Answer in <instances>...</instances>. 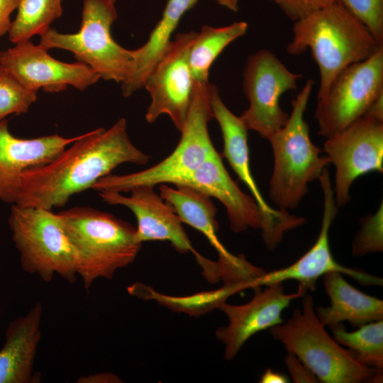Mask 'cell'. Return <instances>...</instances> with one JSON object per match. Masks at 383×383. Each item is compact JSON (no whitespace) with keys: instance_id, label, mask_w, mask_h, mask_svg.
I'll return each mask as SVG.
<instances>
[{"instance_id":"obj_25","label":"cell","mask_w":383,"mask_h":383,"mask_svg":"<svg viewBox=\"0 0 383 383\" xmlns=\"http://www.w3.org/2000/svg\"><path fill=\"white\" fill-rule=\"evenodd\" d=\"M245 284L225 283L218 289L202 292L185 296H173L160 294L150 287L135 282L129 286L128 292L143 300H155L160 304L177 312L199 316L217 309L219 304L233 294L248 289Z\"/></svg>"},{"instance_id":"obj_15","label":"cell","mask_w":383,"mask_h":383,"mask_svg":"<svg viewBox=\"0 0 383 383\" xmlns=\"http://www.w3.org/2000/svg\"><path fill=\"white\" fill-rule=\"evenodd\" d=\"M14 45L0 51V65L30 91L57 93L67 86L84 91L100 79L85 64L60 61L42 45H35L30 40Z\"/></svg>"},{"instance_id":"obj_37","label":"cell","mask_w":383,"mask_h":383,"mask_svg":"<svg viewBox=\"0 0 383 383\" xmlns=\"http://www.w3.org/2000/svg\"><path fill=\"white\" fill-rule=\"evenodd\" d=\"M221 6H223L229 10L237 12L239 9V0H216Z\"/></svg>"},{"instance_id":"obj_11","label":"cell","mask_w":383,"mask_h":383,"mask_svg":"<svg viewBox=\"0 0 383 383\" xmlns=\"http://www.w3.org/2000/svg\"><path fill=\"white\" fill-rule=\"evenodd\" d=\"M323 149L335 167L334 196L338 207L350 199L353 183L372 172H383V121L364 115L326 138Z\"/></svg>"},{"instance_id":"obj_27","label":"cell","mask_w":383,"mask_h":383,"mask_svg":"<svg viewBox=\"0 0 383 383\" xmlns=\"http://www.w3.org/2000/svg\"><path fill=\"white\" fill-rule=\"evenodd\" d=\"M62 0H21L15 19L8 31L11 42L30 40L44 33L62 13Z\"/></svg>"},{"instance_id":"obj_7","label":"cell","mask_w":383,"mask_h":383,"mask_svg":"<svg viewBox=\"0 0 383 383\" xmlns=\"http://www.w3.org/2000/svg\"><path fill=\"white\" fill-rule=\"evenodd\" d=\"M9 225L25 272L46 283L55 275L70 284L75 282L76 253L57 213L13 204Z\"/></svg>"},{"instance_id":"obj_10","label":"cell","mask_w":383,"mask_h":383,"mask_svg":"<svg viewBox=\"0 0 383 383\" xmlns=\"http://www.w3.org/2000/svg\"><path fill=\"white\" fill-rule=\"evenodd\" d=\"M302 76L289 70L267 48L250 55L243 73V91L249 106L240 116L247 128L268 140L282 128L289 115L281 108L280 97L296 89Z\"/></svg>"},{"instance_id":"obj_5","label":"cell","mask_w":383,"mask_h":383,"mask_svg":"<svg viewBox=\"0 0 383 383\" xmlns=\"http://www.w3.org/2000/svg\"><path fill=\"white\" fill-rule=\"evenodd\" d=\"M270 331L288 353L311 370L319 382H379L382 379V372L358 362L348 349L328 335L316 314L311 294L302 296V310L294 309L290 318Z\"/></svg>"},{"instance_id":"obj_19","label":"cell","mask_w":383,"mask_h":383,"mask_svg":"<svg viewBox=\"0 0 383 383\" xmlns=\"http://www.w3.org/2000/svg\"><path fill=\"white\" fill-rule=\"evenodd\" d=\"M79 136L21 138L10 132L6 119L0 121V200L13 204L21 176L50 162Z\"/></svg>"},{"instance_id":"obj_29","label":"cell","mask_w":383,"mask_h":383,"mask_svg":"<svg viewBox=\"0 0 383 383\" xmlns=\"http://www.w3.org/2000/svg\"><path fill=\"white\" fill-rule=\"evenodd\" d=\"M361 229L352 243V253L362 257L383 250V204L374 214H369L361 221Z\"/></svg>"},{"instance_id":"obj_36","label":"cell","mask_w":383,"mask_h":383,"mask_svg":"<svg viewBox=\"0 0 383 383\" xmlns=\"http://www.w3.org/2000/svg\"><path fill=\"white\" fill-rule=\"evenodd\" d=\"M365 115L383 121V93L373 101Z\"/></svg>"},{"instance_id":"obj_12","label":"cell","mask_w":383,"mask_h":383,"mask_svg":"<svg viewBox=\"0 0 383 383\" xmlns=\"http://www.w3.org/2000/svg\"><path fill=\"white\" fill-rule=\"evenodd\" d=\"M196 35L194 31L178 33L148 75L143 87L151 97L145 114L148 123L166 114L176 128L182 131L194 91L189 54Z\"/></svg>"},{"instance_id":"obj_32","label":"cell","mask_w":383,"mask_h":383,"mask_svg":"<svg viewBox=\"0 0 383 383\" xmlns=\"http://www.w3.org/2000/svg\"><path fill=\"white\" fill-rule=\"evenodd\" d=\"M293 382H319L316 375L296 356L288 353L284 359Z\"/></svg>"},{"instance_id":"obj_18","label":"cell","mask_w":383,"mask_h":383,"mask_svg":"<svg viewBox=\"0 0 383 383\" xmlns=\"http://www.w3.org/2000/svg\"><path fill=\"white\" fill-rule=\"evenodd\" d=\"M213 117L217 121L223 140V154L238 178L246 185L262 211L284 233L303 225L306 218L286 210L272 208L264 199L252 177L248 144V129L221 99L216 87L210 85Z\"/></svg>"},{"instance_id":"obj_28","label":"cell","mask_w":383,"mask_h":383,"mask_svg":"<svg viewBox=\"0 0 383 383\" xmlns=\"http://www.w3.org/2000/svg\"><path fill=\"white\" fill-rule=\"evenodd\" d=\"M37 99V92L23 87L0 65V121L11 114L26 113Z\"/></svg>"},{"instance_id":"obj_8","label":"cell","mask_w":383,"mask_h":383,"mask_svg":"<svg viewBox=\"0 0 383 383\" xmlns=\"http://www.w3.org/2000/svg\"><path fill=\"white\" fill-rule=\"evenodd\" d=\"M115 1L83 0L79 30L62 33L49 28L40 35L39 44L48 50H68L100 78L122 83L132 70L133 50L121 46L112 37L111 26L117 18Z\"/></svg>"},{"instance_id":"obj_30","label":"cell","mask_w":383,"mask_h":383,"mask_svg":"<svg viewBox=\"0 0 383 383\" xmlns=\"http://www.w3.org/2000/svg\"><path fill=\"white\" fill-rule=\"evenodd\" d=\"M383 44V0H336Z\"/></svg>"},{"instance_id":"obj_17","label":"cell","mask_w":383,"mask_h":383,"mask_svg":"<svg viewBox=\"0 0 383 383\" xmlns=\"http://www.w3.org/2000/svg\"><path fill=\"white\" fill-rule=\"evenodd\" d=\"M129 196L112 191L98 192L106 204L123 206L130 209L137 220L136 234L141 243L167 240L177 252L196 251L193 248L182 222L172 207L157 194L152 186L131 189Z\"/></svg>"},{"instance_id":"obj_23","label":"cell","mask_w":383,"mask_h":383,"mask_svg":"<svg viewBox=\"0 0 383 383\" xmlns=\"http://www.w3.org/2000/svg\"><path fill=\"white\" fill-rule=\"evenodd\" d=\"M159 191L160 196L172 207L182 223L196 229L208 239L218 257L233 256L218 238L217 210L209 196L185 185L172 187L162 184L159 185Z\"/></svg>"},{"instance_id":"obj_6","label":"cell","mask_w":383,"mask_h":383,"mask_svg":"<svg viewBox=\"0 0 383 383\" xmlns=\"http://www.w3.org/2000/svg\"><path fill=\"white\" fill-rule=\"evenodd\" d=\"M210 85L209 81H194L192 102L180 131V140L168 157L139 172L126 174L111 173L99 179L91 189L123 193L138 186L177 185L196 170L216 150L208 129L209 122L213 118Z\"/></svg>"},{"instance_id":"obj_31","label":"cell","mask_w":383,"mask_h":383,"mask_svg":"<svg viewBox=\"0 0 383 383\" xmlns=\"http://www.w3.org/2000/svg\"><path fill=\"white\" fill-rule=\"evenodd\" d=\"M277 5L293 22L299 20L336 0H269Z\"/></svg>"},{"instance_id":"obj_38","label":"cell","mask_w":383,"mask_h":383,"mask_svg":"<svg viewBox=\"0 0 383 383\" xmlns=\"http://www.w3.org/2000/svg\"><path fill=\"white\" fill-rule=\"evenodd\" d=\"M116 1V0H115Z\"/></svg>"},{"instance_id":"obj_35","label":"cell","mask_w":383,"mask_h":383,"mask_svg":"<svg viewBox=\"0 0 383 383\" xmlns=\"http://www.w3.org/2000/svg\"><path fill=\"white\" fill-rule=\"evenodd\" d=\"M260 382L261 383H287L288 377L278 372H274L268 368L262 374Z\"/></svg>"},{"instance_id":"obj_20","label":"cell","mask_w":383,"mask_h":383,"mask_svg":"<svg viewBox=\"0 0 383 383\" xmlns=\"http://www.w3.org/2000/svg\"><path fill=\"white\" fill-rule=\"evenodd\" d=\"M43 306L40 302L13 319L5 331L0 349V383H31L40 380L34 365L42 337Z\"/></svg>"},{"instance_id":"obj_21","label":"cell","mask_w":383,"mask_h":383,"mask_svg":"<svg viewBox=\"0 0 383 383\" xmlns=\"http://www.w3.org/2000/svg\"><path fill=\"white\" fill-rule=\"evenodd\" d=\"M325 291L331 304L315 308L318 320L330 328L348 321L358 328L368 323L383 319V301L367 294L348 282L338 272L323 276Z\"/></svg>"},{"instance_id":"obj_14","label":"cell","mask_w":383,"mask_h":383,"mask_svg":"<svg viewBox=\"0 0 383 383\" xmlns=\"http://www.w3.org/2000/svg\"><path fill=\"white\" fill-rule=\"evenodd\" d=\"M318 180L323 195V212L320 232L316 242L305 254L289 266L265 272L256 280L255 287L277 282L283 283L287 280H296L306 290L313 291L317 279L330 272H338L348 275L364 286H382V278L358 269L346 267L334 259L330 248L329 232L338 213V206L327 168L323 169Z\"/></svg>"},{"instance_id":"obj_2","label":"cell","mask_w":383,"mask_h":383,"mask_svg":"<svg viewBox=\"0 0 383 383\" xmlns=\"http://www.w3.org/2000/svg\"><path fill=\"white\" fill-rule=\"evenodd\" d=\"M292 40L286 50L299 55L310 49L320 73L317 99L348 66L375 54L380 44L367 28L335 1L294 22Z\"/></svg>"},{"instance_id":"obj_13","label":"cell","mask_w":383,"mask_h":383,"mask_svg":"<svg viewBox=\"0 0 383 383\" xmlns=\"http://www.w3.org/2000/svg\"><path fill=\"white\" fill-rule=\"evenodd\" d=\"M177 185L191 187L217 199L226 210L233 232H243L248 228L260 230L270 250H274L282 240L284 233L262 211L254 198L239 188L216 150Z\"/></svg>"},{"instance_id":"obj_34","label":"cell","mask_w":383,"mask_h":383,"mask_svg":"<svg viewBox=\"0 0 383 383\" xmlns=\"http://www.w3.org/2000/svg\"><path fill=\"white\" fill-rule=\"evenodd\" d=\"M77 383H118L122 382L119 377L109 372L83 375L76 380Z\"/></svg>"},{"instance_id":"obj_22","label":"cell","mask_w":383,"mask_h":383,"mask_svg":"<svg viewBox=\"0 0 383 383\" xmlns=\"http://www.w3.org/2000/svg\"><path fill=\"white\" fill-rule=\"evenodd\" d=\"M199 0H167L162 18L141 47L133 50V63L130 74L121 83L125 97L143 87L150 72L163 55L183 15Z\"/></svg>"},{"instance_id":"obj_26","label":"cell","mask_w":383,"mask_h":383,"mask_svg":"<svg viewBox=\"0 0 383 383\" xmlns=\"http://www.w3.org/2000/svg\"><path fill=\"white\" fill-rule=\"evenodd\" d=\"M333 339L348 349L362 365L379 372L383 369V319L360 326L349 332L343 323L333 328Z\"/></svg>"},{"instance_id":"obj_24","label":"cell","mask_w":383,"mask_h":383,"mask_svg":"<svg viewBox=\"0 0 383 383\" xmlns=\"http://www.w3.org/2000/svg\"><path fill=\"white\" fill-rule=\"evenodd\" d=\"M248 27L245 21L218 28L203 26L189 49V61L194 80L209 81L213 62L230 43L245 34Z\"/></svg>"},{"instance_id":"obj_16","label":"cell","mask_w":383,"mask_h":383,"mask_svg":"<svg viewBox=\"0 0 383 383\" xmlns=\"http://www.w3.org/2000/svg\"><path fill=\"white\" fill-rule=\"evenodd\" d=\"M253 289L255 294L249 302L233 305L223 301L217 308L228 319L226 326L216 331V338L224 345V358L227 360L233 359L253 335L282 323V311L307 292L299 284L296 292L286 294L282 282L267 284L262 290L260 287Z\"/></svg>"},{"instance_id":"obj_9","label":"cell","mask_w":383,"mask_h":383,"mask_svg":"<svg viewBox=\"0 0 383 383\" xmlns=\"http://www.w3.org/2000/svg\"><path fill=\"white\" fill-rule=\"evenodd\" d=\"M383 93V47L368 59L343 70L317 99L318 135L328 138L363 116Z\"/></svg>"},{"instance_id":"obj_4","label":"cell","mask_w":383,"mask_h":383,"mask_svg":"<svg viewBox=\"0 0 383 383\" xmlns=\"http://www.w3.org/2000/svg\"><path fill=\"white\" fill-rule=\"evenodd\" d=\"M313 84V79L306 81L292 101L287 122L268 139L274 157L269 194L279 209H296L308 193L309 184L331 164L312 143L304 118Z\"/></svg>"},{"instance_id":"obj_1","label":"cell","mask_w":383,"mask_h":383,"mask_svg":"<svg viewBox=\"0 0 383 383\" xmlns=\"http://www.w3.org/2000/svg\"><path fill=\"white\" fill-rule=\"evenodd\" d=\"M149 160L132 143L126 120L121 118L108 129L99 128L79 135L50 162L25 172L13 204L49 210L62 207L118 166L144 165Z\"/></svg>"},{"instance_id":"obj_3","label":"cell","mask_w":383,"mask_h":383,"mask_svg":"<svg viewBox=\"0 0 383 383\" xmlns=\"http://www.w3.org/2000/svg\"><path fill=\"white\" fill-rule=\"evenodd\" d=\"M77 256V274L89 290L100 278L134 262L142 243L136 228L111 213L89 206H76L57 213Z\"/></svg>"},{"instance_id":"obj_33","label":"cell","mask_w":383,"mask_h":383,"mask_svg":"<svg viewBox=\"0 0 383 383\" xmlns=\"http://www.w3.org/2000/svg\"><path fill=\"white\" fill-rule=\"evenodd\" d=\"M21 0H0V38L8 33L11 24V15L18 9Z\"/></svg>"}]
</instances>
